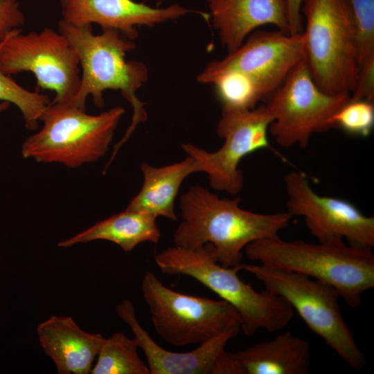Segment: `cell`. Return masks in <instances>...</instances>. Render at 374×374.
Here are the masks:
<instances>
[{"instance_id": "cell-1", "label": "cell", "mask_w": 374, "mask_h": 374, "mask_svg": "<svg viewBox=\"0 0 374 374\" xmlns=\"http://www.w3.org/2000/svg\"><path fill=\"white\" fill-rule=\"evenodd\" d=\"M240 199L220 198L208 189L192 186L180 198L182 222L173 235L175 246H211L215 260L225 267L242 264L250 243L278 235L292 216L287 211L258 213L240 206Z\"/></svg>"}, {"instance_id": "cell-2", "label": "cell", "mask_w": 374, "mask_h": 374, "mask_svg": "<svg viewBox=\"0 0 374 374\" xmlns=\"http://www.w3.org/2000/svg\"><path fill=\"white\" fill-rule=\"evenodd\" d=\"M58 31L75 51L81 68L80 87L69 103L86 110V100L91 96L95 105L100 108L105 105L104 91L112 89L120 91L132 107L131 123L115 145L107 164L109 166L137 126L148 118L145 103L139 99L136 92L148 81V69L142 62L125 60L126 54L136 44L116 30L105 29L96 35L92 25L77 26L60 19Z\"/></svg>"}, {"instance_id": "cell-3", "label": "cell", "mask_w": 374, "mask_h": 374, "mask_svg": "<svg viewBox=\"0 0 374 374\" xmlns=\"http://www.w3.org/2000/svg\"><path fill=\"white\" fill-rule=\"evenodd\" d=\"M246 256L260 264L297 273L333 287L349 307L361 305L364 292L374 287L371 248L344 241L312 243L285 240L278 235L244 248Z\"/></svg>"}, {"instance_id": "cell-4", "label": "cell", "mask_w": 374, "mask_h": 374, "mask_svg": "<svg viewBox=\"0 0 374 374\" xmlns=\"http://www.w3.org/2000/svg\"><path fill=\"white\" fill-rule=\"evenodd\" d=\"M154 261L162 273L190 276L233 306L247 336L260 330L278 331L293 317L294 310L283 298L265 290L258 292L240 279L242 264L231 267L217 262L209 244L196 249L171 247L157 253Z\"/></svg>"}, {"instance_id": "cell-5", "label": "cell", "mask_w": 374, "mask_h": 374, "mask_svg": "<svg viewBox=\"0 0 374 374\" xmlns=\"http://www.w3.org/2000/svg\"><path fill=\"white\" fill-rule=\"evenodd\" d=\"M125 112L116 106L91 115L69 103L52 102L41 116L42 127L23 142L22 157L72 168L96 161L107 153Z\"/></svg>"}, {"instance_id": "cell-6", "label": "cell", "mask_w": 374, "mask_h": 374, "mask_svg": "<svg viewBox=\"0 0 374 374\" xmlns=\"http://www.w3.org/2000/svg\"><path fill=\"white\" fill-rule=\"evenodd\" d=\"M305 61L316 84L331 95L350 94L359 73L357 38L346 0H303Z\"/></svg>"}, {"instance_id": "cell-7", "label": "cell", "mask_w": 374, "mask_h": 374, "mask_svg": "<svg viewBox=\"0 0 374 374\" xmlns=\"http://www.w3.org/2000/svg\"><path fill=\"white\" fill-rule=\"evenodd\" d=\"M265 290L285 300L307 326L354 369H361L365 355L347 325L339 305L341 296L332 286L297 273L261 264H242Z\"/></svg>"}, {"instance_id": "cell-8", "label": "cell", "mask_w": 374, "mask_h": 374, "mask_svg": "<svg viewBox=\"0 0 374 374\" xmlns=\"http://www.w3.org/2000/svg\"><path fill=\"white\" fill-rule=\"evenodd\" d=\"M141 292L154 330L172 346L199 345L226 331L240 330L237 311L225 301L178 292L152 271L144 274Z\"/></svg>"}, {"instance_id": "cell-9", "label": "cell", "mask_w": 374, "mask_h": 374, "mask_svg": "<svg viewBox=\"0 0 374 374\" xmlns=\"http://www.w3.org/2000/svg\"><path fill=\"white\" fill-rule=\"evenodd\" d=\"M350 96L323 91L303 60L268 98L265 105L273 118L269 133L280 147L305 148L313 134L333 128L332 116Z\"/></svg>"}, {"instance_id": "cell-10", "label": "cell", "mask_w": 374, "mask_h": 374, "mask_svg": "<svg viewBox=\"0 0 374 374\" xmlns=\"http://www.w3.org/2000/svg\"><path fill=\"white\" fill-rule=\"evenodd\" d=\"M0 69L8 76L31 72L38 88L55 92L53 103H71L80 87L78 56L67 39L50 28L26 34L13 30L1 46Z\"/></svg>"}, {"instance_id": "cell-11", "label": "cell", "mask_w": 374, "mask_h": 374, "mask_svg": "<svg viewBox=\"0 0 374 374\" xmlns=\"http://www.w3.org/2000/svg\"><path fill=\"white\" fill-rule=\"evenodd\" d=\"M272 121L265 105L251 109L222 108L217 132L224 142L219 150L210 152L188 143L181 148L207 174L213 189L235 195L244 185L241 160L262 149L275 152L268 138Z\"/></svg>"}, {"instance_id": "cell-12", "label": "cell", "mask_w": 374, "mask_h": 374, "mask_svg": "<svg viewBox=\"0 0 374 374\" xmlns=\"http://www.w3.org/2000/svg\"><path fill=\"white\" fill-rule=\"evenodd\" d=\"M304 58L302 33L253 31L236 50L208 63L197 81L211 84L221 74L235 71L251 79L269 97Z\"/></svg>"}, {"instance_id": "cell-13", "label": "cell", "mask_w": 374, "mask_h": 374, "mask_svg": "<svg viewBox=\"0 0 374 374\" xmlns=\"http://www.w3.org/2000/svg\"><path fill=\"white\" fill-rule=\"evenodd\" d=\"M287 211L304 219L309 232L319 242L346 240L349 244L374 246V216L362 213L351 202L317 194L305 175L291 170L284 177Z\"/></svg>"}, {"instance_id": "cell-14", "label": "cell", "mask_w": 374, "mask_h": 374, "mask_svg": "<svg viewBox=\"0 0 374 374\" xmlns=\"http://www.w3.org/2000/svg\"><path fill=\"white\" fill-rule=\"evenodd\" d=\"M62 19L77 26L98 24L103 30L114 29L134 40L136 26H153L192 12L179 4L153 8L133 0H60Z\"/></svg>"}, {"instance_id": "cell-15", "label": "cell", "mask_w": 374, "mask_h": 374, "mask_svg": "<svg viewBox=\"0 0 374 374\" xmlns=\"http://www.w3.org/2000/svg\"><path fill=\"white\" fill-rule=\"evenodd\" d=\"M116 312L128 325L143 351L150 374H211L219 355L240 331L223 332L189 352H172L161 347L141 326L131 301L124 299L116 306Z\"/></svg>"}, {"instance_id": "cell-16", "label": "cell", "mask_w": 374, "mask_h": 374, "mask_svg": "<svg viewBox=\"0 0 374 374\" xmlns=\"http://www.w3.org/2000/svg\"><path fill=\"white\" fill-rule=\"evenodd\" d=\"M212 24L228 53L258 27L273 25L290 33L285 0H206Z\"/></svg>"}, {"instance_id": "cell-17", "label": "cell", "mask_w": 374, "mask_h": 374, "mask_svg": "<svg viewBox=\"0 0 374 374\" xmlns=\"http://www.w3.org/2000/svg\"><path fill=\"white\" fill-rule=\"evenodd\" d=\"M37 333L42 348L60 374H88L105 338L82 330L70 317L51 316Z\"/></svg>"}, {"instance_id": "cell-18", "label": "cell", "mask_w": 374, "mask_h": 374, "mask_svg": "<svg viewBox=\"0 0 374 374\" xmlns=\"http://www.w3.org/2000/svg\"><path fill=\"white\" fill-rule=\"evenodd\" d=\"M245 374H308L310 343L290 331L235 353Z\"/></svg>"}, {"instance_id": "cell-19", "label": "cell", "mask_w": 374, "mask_h": 374, "mask_svg": "<svg viewBox=\"0 0 374 374\" xmlns=\"http://www.w3.org/2000/svg\"><path fill=\"white\" fill-rule=\"evenodd\" d=\"M141 170L143 185L126 208L176 221L175 199L185 179L201 172L196 161L188 156L183 161L159 168L144 162Z\"/></svg>"}, {"instance_id": "cell-20", "label": "cell", "mask_w": 374, "mask_h": 374, "mask_svg": "<svg viewBox=\"0 0 374 374\" xmlns=\"http://www.w3.org/2000/svg\"><path fill=\"white\" fill-rule=\"evenodd\" d=\"M156 220L155 216L149 213L126 208L60 241L57 245L66 248L101 240L114 242L125 251H131L143 242H159L161 232Z\"/></svg>"}, {"instance_id": "cell-21", "label": "cell", "mask_w": 374, "mask_h": 374, "mask_svg": "<svg viewBox=\"0 0 374 374\" xmlns=\"http://www.w3.org/2000/svg\"><path fill=\"white\" fill-rule=\"evenodd\" d=\"M136 339L116 332L103 343L98 354L92 374H150L148 365L138 353Z\"/></svg>"}, {"instance_id": "cell-22", "label": "cell", "mask_w": 374, "mask_h": 374, "mask_svg": "<svg viewBox=\"0 0 374 374\" xmlns=\"http://www.w3.org/2000/svg\"><path fill=\"white\" fill-rule=\"evenodd\" d=\"M211 84L222 108L251 109L265 98L258 86L249 78L235 71L217 76Z\"/></svg>"}, {"instance_id": "cell-23", "label": "cell", "mask_w": 374, "mask_h": 374, "mask_svg": "<svg viewBox=\"0 0 374 374\" xmlns=\"http://www.w3.org/2000/svg\"><path fill=\"white\" fill-rule=\"evenodd\" d=\"M0 102L14 104L21 112L26 127L30 130L37 129L42 113L51 103L47 95L24 89L1 69Z\"/></svg>"}, {"instance_id": "cell-24", "label": "cell", "mask_w": 374, "mask_h": 374, "mask_svg": "<svg viewBox=\"0 0 374 374\" xmlns=\"http://www.w3.org/2000/svg\"><path fill=\"white\" fill-rule=\"evenodd\" d=\"M332 127L354 136H368L374 127V103L349 99L332 116Z\"/></svg>"}, {"instance_id": "cell-25", "label": "cell", "mask_w": 374, "mask_h": 374, "mask_svg": "<svg viewBox=\"0 0 374 374\" xmlns=\"http://www.w3.org/2000/svg\"><path fill=\"white\" fill-rule=\"evenodd\" d=\"M357 38L359 68L374 57V0H346Z\"/></svg>"}, {"instance_id": "cell-26", "label": "cell", "mask_w": 374, "mask_h": 374, "mask_svg": "<svg viewBox=\"0 0 374 374\" xmlns=\"http://www.w3.org/2000/svg\"><path fill=\"white\" fill-rule=\"evenodd\" d=\"M25 21L18 0H0V43Z\"/></svg>"}, {"instance_id": "cell-27", "label": "cell", "mask_w": 374, "mask_h": 374, "mask_svg": "<svg viewBox=\"0 0 374 374\" xmlns=\"http://www.w3.org/2000/svg\"><path fill=\"white\" fill-rule=\"evenodd\" d=\"M351 100H374V57L368 59L359 68L355 87L350 93Z\"/></svg>"}, {"instance_id": "cell-28", "label": "cell", "mask_w": 374, "mask_h": 374, "mask_svg": "<svg viewBox=\"0 0 374 374\" xmlns=\"http://www.w3.org/2000/svg\"><path fill=\"white\" fill-rule=\"evenodd\" d=\"M211 374H245L235 353L224 350L215 362Z\"/></svg>"}, {"instance_id": "cell-29", "label": "cell", "mask_w": 374, "mask_h": 374, "mask_svg": "<svg viewBox=\"0 0 374 374\" xmlns=\"http://www.w3.org/2000/svg\"><path fill=\"white\" fill-rule=\"evenodd\" d=\"M288 23L290 26V33L296 34L303 31V15L301 7L303 0H285Z\"/></svg>"}, {"instance_id": "cell-30", "label": "cell", "mask_w": 374, "mask_h": 374, "mask_svg": "<svg viewBox=\"0 0 374 374\" xmlns=\"http://www.w3.org/2000/svg\"><path fill=\"white\" fill-rule=\"evenodd\" d=\"M10 105V104L7 102H0V112L6 110Z\"/></svg>"}]
</instances>
